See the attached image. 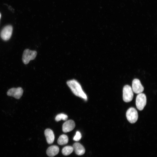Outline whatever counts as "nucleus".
<instances>
[{
    "instance_id": "5",
    "label": "nucleus",
    "mask_w": 157,
    "mask_h": 157,
    "mask_svg": "<svg viewBox=\"0 0 157 157\" xmlns=\"http://www.w3.org/2000/svg\"><path fill=\"white\" fill-rule=\"evenodd\" d=\"M146 102V97L144 94L141 93L137 95L136 99V105L138 109L142 110L145 106Z\"/></svg>"
},
{
    "instance_id": "6",
    "label": "nucleus",
    "mask_w": 157,
    "mask_h": 157,
    "mask_svg": "<svg viewBox=\"0 0 157 157\" xmlns=\"http://www.w3.org/2000/svg\"><path fill=\"white\" fill-rule=\"evenodd\" d=\"M13 30V27L11 25H8L5 26L0 33L1 38L5 41L9 40L11 36Z\"/></svg>"
},
{
    "instance_id": "17",
    "label": "nucleus",
    "mask_w": 157,
    "mask_h": 157,
    "mask_svg": "<svg viewBox=\"0 0 157 157\" xmlns=\"http://www.w3.org/2000/svg\"><path fill=\"white\" fill-rule=\"evenodd\" d=\"M1 13H0V19L1 18Z\"/></svg>"
},
{
    "instance_id": "4",
    "label": "nucleus",
    "mask_w": 157,
    "mask_h": 157,
    "mask_svg": "<svg viewBox=\"0 0 157 157\" xmlns=\"http://www.w3.org/2000/svg\"><path fill=\"white\" fill-rule=\"evenodd\" d=\"M127 119L131 123H135L138 118L137 111L134 108L131 107L127 111L126 114Z\"/></svg>"
},
{
    "instance_id": "13",
    "label": "nucleus",
    "mask_w": 157,
    "mask_h": 157,
    "mask_svg": "<svg viewBox=\"0 0 157 157\" xmlns=\"http://www.w3.org/2000/svg\"><path fill=\"white\" fill-rule=\"evenodd\" d=\"M68 142V136L64 134L60 135L58 138L57 142L58 144L60 145H63L67 143Z\"/></svg>"
},
{
    "instance_id": "1",
    "label": "nucleus",
    "mask_w": 157,
    "mask_h": 157,
    "mask_svg": "<svg viewBox=\"0 0 157 157\" xmlns=\"http://www.w3.org/2000/svg\"><path fill=\"white\" fill-rule=\"evenodd\" d=\"M67 84L75 95L85 101L87 100L86 95L83 92L81 85L77 80L75 79L69 80L67 82Z\"/></svg>"
},
{
    "instance_id": "3",
    "label": "nucleus",
    "mask_w": 157,
    "mask_h": 157,
    "mask_svg": "<svg viewBox=\"0 0 157 157\" xmlns=\"http://www.w3.org/2000/svg\"><path fill=\"white\" fill-rule=\"evenodd\" d=\"M133 97V92L131 87L128 85H125L123 90L124 101L126 102H130L132 100Z\"/></svg>"
},
{
    "instance_id": "7",
    "label": "nucleus",
    "mask_w": 157,
    "mask_h": 157,
    "mask_svg": "<svg viewBox=\"0 0 157 157\" xmlns=\"http://www.w3.org/2000/svg\"><path fill=\"white\" fill-rule=\"evenodd\" d=\"M23 92V90L21 87L12 88L8 90L7 94L8 96L13 97L19 99L22 97Z\"/></svg>"
},
{
    "instance_id": "8",
    "label": "nucleus",
    "mask_w": 157,
    "mask_h": 157,
    "mask_svg": "<svg viewBox=\"0 0 157 157\" xmlns=\"http://www.w3.org/2000/svg\"><path fill=\"white\" fill-rule=\"evenodd\" d=\"M132 90L135 93L138 94L141 93L143 91L144 87L138 79L135 78L133 81Z\"/></svg>"
},
{
    "instance_id": "11",
    "label": "nucleus",
    "mask_w": 157,
    "mask_h": 157,
    "mask_svg": "<svg viewBox=\"0 0 157 157\" xmlns=\"http://www.w3.org/2000/svg\"><path fill=\"white\" fill-rule=\"evenodd\" d=\"M44 135L47 143L49 144H52L55 138L53 131L51 129H47L44 131Z\"/></svg>"
},
{
    "instance_id": "15",
    "label": "nucleus",
    "mask_w": 157,
    "mask_h": 157,
    "mask_svg": "<svg viewBox=\"0 0 157 157\" xmlns=\"http://www.w3.org/2000/svg\"><path fill=\"white\" fill-rule=\"evenodd\" d=\"M68 118L67 116L63 113L58 114L56 117L55 119L56 121L58 122L61 120H66Z\"/></svg>"
},
{
    "instance_id": "9",
    "label": "nucleus",
    "mask_w": 157,
    "mask_h": 157,
    "mask_svg": "<svg viewBox=\"0 0 157 157\" xmlns=\"http://www.w3.org/2000/svg\"><path fill=\"white\" fill-rule=\"evenodd\" d=\"M75 124L74 121L72 120L66 121L63 124L62 126L63 131L67 133L72 131L75 128Z\"/></svg>"
},
{
    "instance_id": "10",
    "label": "nucleus",
    "mask_w": 157,
    "mask_h": 157,
    "mask_svg": "<svg viewBox=\"0 0 157 157\" xmlns=\"http://www.w3.org/2000/svg\"><path fill=\"white\" fill-rule=\"evenodd\" d=\"M72 147L75 153L78 155H83L85 152V148L82 145L79 143H75L73 144Z\"/></svg>"
},
{
    "instance_id": "14",
    "label": "nucleus",
    "mask_w": 157,
    "mask_h": 157,
    "mask_svg": "<svg viewBox=\"0 0 157 157\" xmlns=\"http://www.w3.org/2000/svg\"><path fill=\"white\" fill-rule=\"evenodd\" d=\"M72 147L69 146H66L63 148L62 151V154L65 156H68L72 153L73 151Z\"/></svg>"
},
{
    "instance_id": "16",
    "label": "nucleus",
    "mask_w": 157,
    "mask_h": 157,
    "mask_svg": "<svg viewBox=\"0 0 157 157\" xmlns=\"http://www.w3.org/2000/svg\"><path fill=\"white\" fill-rule=\"evenodd\" d=\"M81 135L80 132L77 131L73 138V140L76 141H78L81 139Z\"/></svg>"
},
{
    "instance_id": "12",
    "label": "nucleus",
    "mask_w": 157,
    "mask_h": 157,
    "mask_svg": "<svg viewBox=\"0 0 157 157\" xmlns=\"http://www.w3.org/2000/svg\"><path fill=\"white\" fill-rule=\"evenodd\" d=\"M59 151V148L56 145H52L49 147L46 151L47 155L49 157H53L57 155Z\"/></svg>"
},
{
    "instance_id": "2",
    "label": "nucleus",
    "mask_w": 157,
    "mask_h": 157,
    "mask_svg": "<svg viewBox=\"0 0 157 157\" xmlns=\"http://www.w3.org/2000/svg\"><path fill=\"white\" fill-rule=\"evenodd\" d=\"M37 55L36 51L30 50L26 49L24 50L22 55V60L25 64H28L31 60L35 59Z\"/></svg>"
}]
</instances>
